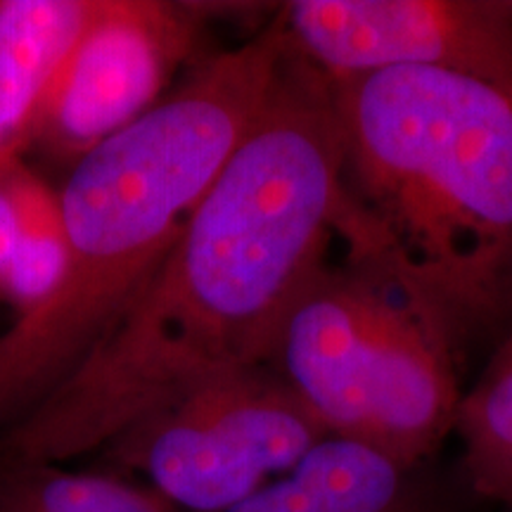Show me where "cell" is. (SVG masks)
I'll return each instance as SVG.
<instances>
[{"instance_id": "obj_11", "label": "cell", "mask_w": 512, "mask_h": 512, "mask_svg": "<svg viewBox=\"0 0 512 512\" xmlns=\"http://www.w3.org/2000/svg\"><path fill=\"white\" fill-rule=\"evenodd\" d=\"M0 512H176L155 489L57 465L0 467Z\"/></svg>"}, {"instance_id": "obj_5", "label": "cell", "mask_w": 512, "mask_h": 512, "mask_svg": "<svg viewBox=\"0 0 512 512\" xmlns=\"http://www.w3.org/2000/svg\"><path fill=\"white\" fill-rule=\"evenodd\" d=\"M325 437L271 368L252 366L190 384L110 446L174 508L226 512Z\"/></svg>"}, {"instance_id": "obj_13", "label": "cell", "mask_w": 512, "mask_h": 512, "mask_svg": "<svg viewBox=\"0 0 512 512\" xmlns=\"http://www.w3.org/2000/svg\"><path fill=\"white\" fill-rule=\"evenodd\" d=\"M510 5H512V0H510Z\"/></svg>"}, {"instance_id": "obj_3", "label": "cell", "mask_w": 512, "mask_h": 512, "mask_svg": "<svg viewBox=\"0 0 512 512\" xmlns=\"http://www.w3.org/2000/svg\"><path fill=\"white\" fill-rule=\"evenodd\" d=\"M290 53L275 10L238 48L74 162L60 202L57 283L0 335V432L62 384L110 332L264 110Z\"/></svg>"}, {"instance_id": "obj_8", "label": "cell", "mask_w": 512, "mask_h": 512, "mask_svg": "<svg viewBox=\"0 0 512 512\" xmlns=\"http://www.w3.org/2000/svg\"><path fill=\"white\" fill-rule=\"evenodd\" d=\"M226 512H430L418 467L325 437L297 465Z\"/></svg>"}, {"instance_id": "obj_6", "label": "cell", "mask_w": 512, "mask_h": 512, "mask_svg": "<svg viewBox=\"0 0 512 512\" xmlns=\"http://www.w3.org/2000/svg\"><path fill=\"white\" fill-rule=\"evenodd\" d=\"M278 12L294 55L328 79L439 69L512 95L510 0H292Z\"/></svg>"}, {"instance_id": "obj_9", "label": "cell", "mask_w": 512, "mask_h": 512, "mask_svg": "<svg viewBox=\"0 0 512 512\" xmlns=\"http://www.w3.org/2000/svg\"><path fill=\"white\" fill-rule=\"evenodd\" d=\"M100 0H0V169L31 147L55 76Z\"/></svg>"}, {"instance_id": "obj_7", "label": "cell", "mask_w": 512, "mask_h": 512, "mask_svg": "<svg viewBox=\"0 0 512 512\" xmlns=\"http://www.w3.org/2000/svg\"><path fill=\"white\" fill-rule=\"evenodd\" d=\"M211 5L100 0L55 76L31 147L79 159L164 100L166 86L200 48Z\"/></svg>"}, {"instance_id": "obj_2", "label": "cell", "mask_w": 512, "mask_h": 512, "mask_svg": "<svg viewBox=\"0 0 512 512\" xmlns=\"http://www.w3.org/2000/svg\"><path fill=\"white\" fill-rule=\"evenodd\" d=\"M328 81L344 261L406 299L463 375L512 330V95L439 69Z\"/></svg>"}, {"instance_id": "obj_4", "label": "cell", "mask_w": 512, "mask_h": 512, "mask_svg": "<svg viewBox=\"0 0 512 512\" xmlns=\"http://www.w3.org/2000/svg\"><path fill=\"white\" fill-rule=\"evenodd\" d=\"M266 366L328 437L420 467L453 432L460 370L406 299L349 261L325 264L294 299Z\"/></svg>"}, {"instance_id": "obj_12", "label": "cell", "mask_w": 512, "mask_h": 512, "mask_svg": "<svg viewBox=\"0 0 512 512\" xmlns=\"http://www.w3.org/2000/svg\"><path fill=\"white\" fill-rule=\"evenodd\" d=\"M3 171L5 169H0V299H8L12 271H15L19 254V223Z\"/></svg>"}, {"instance_id": "obj_10", "label": "cell", "mask_w": 512, "mask_h": 512, "mask_svg": "<svg viewBox=\"0 0 512 512\" xmlns=\"http://www.w3.org/2000/svg\"><path fill=\"white\" fill-rule=\"evenodd\" d=\"M453 432L463 444L472 489L512 510V330L460 396Z\"/></svg>"}, {"instance_id": "obj_1", "label": "cell", "mask_w": 512, "mask_h": 512, "mask_svg": "<svg viewBox=\"0 0 512 512\" xmlns=\"http://www.w3.org/2000/svg\"><path fill=\"white\" fill-rule=\"evenodd\" d=\"M339 176L330 81L290 48L155 273L74 373L0 432V467L86 456L190 384L266 366L294 299L328 264Z\"/></svg>"}]
</instances>
